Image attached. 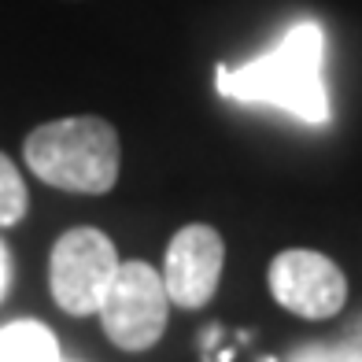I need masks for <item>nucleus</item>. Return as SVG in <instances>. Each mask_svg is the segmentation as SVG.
I'll return each instance as SVG.
<instances>
[{
	"label": "nucleus",
	"instance_id": "nucleus-1",
	"mask_svg": "<svg viewBox=\"0 0 362 362\" xmlns=\"http://www.w3.org/2000/svg\"><path fill=\"white\" fill-rule=\"evenodd\" d=\"M325 30L318 23H296L281 45L267 56L248 59L240 67L215 71V89L237 104H267L296 115L300 122H329V93H325Z\"/></svg>",
	"mask_w": 362,
	"mask_h": 362
},
{
	"label": "nucleus",
	"instance_id": "nucleus-2",
	"mask_svg": "<svg viewBox=\"0 0 362 362\" xmlns=\"http://www.w3.org/2000/svg\"><path fill=\"white\" fill-rule=\"evenodd\" d=\"M26 167L45 185L81 196H104L119 181L122 148L115 126L100 115H74L37 126L23 144Z\"/></svg>",
	"mask_w": 362,
	"mask_h": 362
},
{
	"label": "nucleus",
	"instance_id": "nucleus-3",
	"mask_svg": "<svg viewBox=\"0 0 362 362\" xmlns=\"http://www.w3.org/2000/svg\"><path fill=\"white\" fill-rule=\"evenodd\" d=\"M96 315L104 322L107 340L122 351H144L159 344L170 318V296L163 288L159 270L141 259L119 262V274L107 285Z\"/></svg>",
	"mask_w": 362,
	"mask_h": 362
},
{
	"label": "nucleus",
	"instance_id": "nucleus-4",
	"mask_svg": "<svg viewBox=\"0 0 362 362\" xmlns=\"http://www.w3.org/2000/svg\"><path fill=\"white\" fill-rule=\"evenodd\" d=\"M119 252L107 233L93 226L67 229L48 262V285H52V300L74 318H86L100 310V300L107 285L119 274Z\"/></svg>",
	"mask_w": 362,
	"mask_h": 362
},
{
	"label": "nucleus",
	"instance_id": "nucleus-5",
	"mask_svg": "<svg viewBox=\"0 0 362 362\" xmlns=\"http://www.w3.org/2000/svg\"><path fill=\"white\" fill-rule=\"evenodd\" d=\"M270 296L300 318H333L348 300L344 270L329 255L310 248H288L270 262Z\"/></svg>",
	"mask_w": 362,
	"mask_h": 362
},
{
	"label": "nucleus",
	"instance_id": "nucleus-6",
	"mask_svg": "<svg viewBox=\"0 0 362 362\" xmlns=\"http://www.w3.org/2000/svg\"><path fill=\"white\" fill-rule=\"evenodd\" d=\"M222 262H226V244L218 237V229H211L204 222L177 229L167 248V262H163V288H167L170 303L185 310L207 307L218 288Z\"/></svg>",
	"mask_w": 362,
	"mask_h": 362
},
{
	"label": "nucleus",
	"instance_id": "nucleus-7",
	"mask_svg": "<svg viewBox=\"0 0 362 362\" xmlns=\"http://www.w3.org/2000/svg\"><path fill=\"white\" fill-rule=\"evenodd\" d=\"M0 362H63V358L48 325L11 322L0 329Z\"/></svg>",
	"mask_w": 362,
	"mask_h": 362
},
{
	"label": "nucleus",
	"instance_id": "nucleus-8",
	"mask_svg": "<svg viewBox=\"0 0 362 362\" xmlns=\"http://www.w3.org/2000/svg\"><path fill=\"white\" fill-rule=\"evenodd\" d=\"M26 207H30L26 181H23L19 167L0 152V226H19Z\"/></svg>",
	"mask_w": 362,
	"mask_h": 362
},
{
	"label": "nucleus",
	"instance_id": "nucleus-9",
	"mask_svg": "<svg viewBox=\"0 0 362 362\" xmlns=\"http://www.w3.org/2000/svg\"><path fill=\"white\" fill-rule=\"evenodd\" d=\"M8 288H11V259H8V244L0 240V303H4Z\"/></svg>",
	"mask_w": 362,
	"mask_h": 362
}]
</instances>
